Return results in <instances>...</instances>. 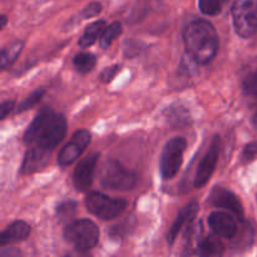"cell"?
Segmentation results:
<instances>
[{
  "label": "cell",
  "instance_id": "cell-22",
  "mask_svg": "<svg viewBox=\"0 0 257 257\" xmlns=\"http://www.w3.org/2000/svg\"><path fill=\"white\" fill-rule=\"evenodd\" d=\"M45 92H47V90H45L44 88H38V89H35L33 93H30L24 100H22V102L19 103V105L17 107V113L25 112V110L34 107L37 103L40 102V99H42L43 95L45 94Z\"/></svg>",
  "mask_w": 257,
  "mask_h": 257
},
{
  "label": "cell",
  "instance_id": "cell-29",
  "mask_svg": "<svg viewBox=\"0 0 257 257\" xmlns=\"http://www.w3.org/2000/svg\"><path fill=\"white\" fill-rule=\"evenodd\" d=\"M14 107L15 103L13 102V100H5V102L0 105V118H2V119H5Z\"/></svg>",
  "mask_w": 257,
  "mask_h": 257
},
{
  "label": "cell",
  "instance_id": "cell-27",
  "mask_svg": "<svg viewBox=\"0 0 257 257\" xmlns=\"http://www.w3.org/2000/svg\"><path fill=\"white\" fill-rule=\"evenodd\" d=\"M100 12H102V5L99 3H90L80 12V17L83 19H89V18L97 17Z\"/></svg>",
  "mask_w": 257,
  "mask_h": 257
},
{
  "label": "cell",
  "instance_id": "cell-28",
  "mask_svg": "<svg viewBox=\"0 0 257 257\" xmlns=\"http://www.w3.org/2000/svg\"><path fill=\"white\" fill-rule=\"evenodd\" d=\"M257 156V141L246 145V147L243 148L242 152V162H251L252 160H255Z\"/></svg>",
  "mask_w": 257,
  "mask_h": 257
},
{
  "label": "cell",
  "instance_id": "cell-10",
  "mask_svg": "<svg viewBox=\"0 0 257 257\" xmlns=\"http://www.w3.org/2000/svg\"><path fill=\"white\" fill-rule=\"evenodd\" d=\"M211 205L215 207L225 208L232 212L240 221H243L245 212H243L242 203L240 202L236 195L231 191L223 187H215L210 195Z\"/></svg>",
  "mask_w": 257,
  "mask_h": 257
},
{
  "label": "cell",
  "instance_id": "cell-6",
  "mask_svg": "<svg viewBox=\"0 0 257 257\" xmlns=\"http://www.w3.org/2000/svg\"><path fill=\"white\" fill-rule=\"evenodd\" d=\"M85 207L92 215L108 221L118 217L125 210L127 201L110 198L99 192H92L85 197Z\"/></svg>",
  "mask_w": 257,
  "mask_h": 257
},
{
  "label": "cell",
  "instance_id": "cell-18",
  "mask_svg": "<svg viewBox=\"0 0 257 257\" xmlns=\"http://www.w3.org/2000/svg\"><path fill=\"white\" fill-rule=\"evenodd\" d=\"M23 48H24V43L22 40H14V42L9 43L7 47L3 48L2 55H0V65H2V69H7V68H9L17 60V58L22 53Z\"/></svg>",
  "mask_w": 257,
  "mask_h": 257
},
{
  "label": "cell",
  "instance_id": "cell-9",
  "mask_svg": "<svg viewBox=\"0 0 257 257\" xmlns=\"http://www.w3.org/2000/svg\"><path fill=\"white\" fill-rule=\"evenodd\" d=\"M220 151L221 138L220 136H215V137L212 138V141H211V145L210 147H208V151L206 152L205 157H203L200 166H198V170L195 178V186L197 188L203 187L211 178L213 171H215L216 165H217Z\"/></svg>",
  "mask_w": 257,
  "mask_h": 257
},
{
  "label": "cell",
  "instance_id": "cell-23",
  "mask_svg": "<svg viewBox=\"0 0 257 257\" xmlns=\"http://www.w3.org/2000/svg\"><path fill=\"white\" fill-rule=\"evenodd\" d=\"M198 8L206 15H217L222 10V0H198Z\"/></svg>",
  "mask_w": 257,
  "mask_h": 257
},
{
  "label": "cell",
  "instance_id": "cell-14",
  "mask_svg": "<svg viewBox=\"0 0 257 257\" xmlns=\"http://www.w3.org/2000/svg\"><path fill=\"white\" fill-rule=\"evenodd\" d=\"M30 226L24 221H15L12 225L7 227L0 235V243L2 246L10 245V243H17L25 241L30 235Z\"/></svg>",
  "mask_w": 257,
  "mask_h": 257
},
{
  "label": "cell",
  "instance_id": "cell-15",
  "mask_svg": "<svg viewBox=\"0 0 257 257\" xmlns=\"http://www.w3.org/2000/svg\"><path fill=\"white\" fill-rule=\"evenodd\" d=\"M197 212H198L197 202H190L187 206H185V207L181 210V212L178 213L177 218H176V221L173 222L172 227H171L170 232H168V242H170L171 245H172V243L176 241V238L178 237V235H180L183 226H185L186 223L192 222L193 218H195L196 215H197Z\"/></svg>",
  "mask_w": 257,
  "mask_h": 257
},
{
  "label": "cell",
  "instance_id": "cell-3",
  "mask_svg": "<svg viewBox=\"0 0 257 257\" xmlns=\"http://www.w3.org/2000/svg\"><path fill=\"white\" fill-rule=\"evenodd\" d=\"M64 238L78 252H88L97 246L99 230L90 220H77L65 227Z\"/></svg>",
  "mask_w": 257,
  "mask_h": 257
},
{
  "label": "cell",
  "instance_id": "cell-12",
  "mask_svg": "<svg viewBox=\"0 0 257 257\" xmlns=\"http://www.w3.org/2000/svg\"><path fill=\"white\" fill-rule=\"evenodd\" d=\"M208 223L218 237L233 238L238 231L235 218L225 212H212L208 216Z\"/></svg>",
  "mask_w": 257,
  "mask_h": 257
},
{
  "label": "cell",
  "instance_id": "cell-30",
  "mask_svg": "<svg viewBox=\"0 0 257 257\" xmlns=\"http://www.w3.org/2000/svg\"><path fill=\"white\" fill-rule=\"evenodd\" d=\"M7 23H8V17L7 15H2V25H0V27H2V29L3 28H5Z\"/></svg>",
  "mask_w": 257,
  "mask_h": 257
},
{
  "label": "cell",
  "instance_id": "cell-13",
  "mask_svg": "<svg viewBox=\"0 0 257 257\" xmlns=\"http://www.w3.org/2000/svg\"><path fill=\"white\" fill-rule=\"evenodd\" d=\"M50 157V151L43 150L39 147H32L25 153L20 167V175L27 176L43 170L47 166Z\"/></svg>",
  "mask_w": 257,
  "mask_h": 257
},
{
  "label": "cell",
  "instance_id": "cell-16",
  "mask_svg": "<svg viewBox=\"0 0 257 257\" xmlns=\"http://www.w3.org/2000/svg\"><path fill=\"white\" fill-rule=\"evenodd\" d=\"M163 115L171 127L186 128L192 123V118L188 109L181 104L168 105L167 109L163 112Z\"/></svg>",
  "mask_w": 257,
  "mask_h": 257
},
{
  "label": "cell",
  "instance_id": "cell-4",
  "mask_svg": "<svg viewBox=\"0 0 257 257\" xmlns=\"http://www.w3.org/2000/svg\"><path fill=\"white\" fill-rule=\"evenodd\" d=\"M100 183L107 190L130 191L137 185V176L117 160H107L99 173Z\"/></svg>",
  "mask_w": 257,
  "mask_h": 257
},
{
  "label": "cell",
  "instance_id": "cell-2",
  "mask_svg": "<svg viewBox=\"0 0 257 257\" xmlns=\"http://www.w3.org/2000/svg\"><path fill=\"white\" fill-rule=\"evenodd\" d=\"M183 42L188 57L197 64H208L218 50L215 27L206 20H195L183 30Z\"/></svg>",
  "mask_w": 257,
  "mask_h": 257
},
{
  "label": "cell",
  "instance_id": "cell-17",
  "mask_svg": "<svg viewBox=\"0 0 257 257\" xmlns=\"http://www.w3.org/2000/svg\"><path fill=\"white\" fill-rule=\"evenodd\" d=\"M105 28H107V25H105L104 20H98V22L90 24L89 27L85 29V32L83 33V35L80 37L79 42H78L79 47L88 48V47H90V45L94 44V43L97 42L98 38L102 37V34H103V32L105 30Z\"/></svg>",
  "mask_w": 257,
  "mask_h": 257
},
{
  "label": "cell",
  "instance_id": "cell-31",
  "mask_svg": "<svg viewBox=\"0 0 257 257\" xmlns=\"http://www.w3.org/2000/svg\"><path fill=\"white\" fill-rule=\"evenodd\" d=\"M252 123H253V125H255V127L257 128V112L255 113V115H253V119H252Z\"/></svg>",
  "mask_w": 257,
  "mask_h": 257
},
{
  "label": "cell",
  "instance_id": "cell-21",
  "mask_svg": "<svg viewBox=\"0 0 257 257\" xmlns=\"http://www.w3.org/2000/svg\"><path fill=\"white\" fill-rule=\"evenodd\" d=\"M122 32H123V28L119 22H114L110 25H108L99 39L100 47H102L103 49H107V48L110 47V44H112V43L114 42L120 34H122Z\"/></svg>",
  "mask_w": 257,
  "mask_h": 257
},
{
  "label": "cell",
  "instance_id": "cell-5",
  "mask_svg": "<svg viewBox=\"0 0 257 257\" xmlns=\"http://www.w3.org/2000/svg\"><path fill=\"white\" fill-rule=\"evenodd\" d=\"M232 19L236 33L240 37H252L257 32V0H235Z\"/></svg>",
  "mask_w": 257,
  "mask_h": 257
},
{
  "label": "cell",
  "instance_id": "cell-7",
  "mask_svg": "<svg viewBox=\"0 0 257 257\" xmlns=\"http://www.w3.org/2000/svg\"><path fill=\"white\" fill-rule=\"evenodd\" d=\"M186 147L187 142L182 137L172 138L165 146L160 162V170L163 180H171L177 175L182 166Z\"/></svg>",
  "mask_w": 257,
  "mask_h": 257
},
{
  "label": "cell",
  "instance_id": "cell-26",
  "mask_svg": "<svg viewBox=\"0 0 257 257\" xmlns=\"http://www.w3.org/2000/svg\"><path fill=\"white\" fill-rule=\"evenodd\" d=\"M75 210H77V203L73 202V201H67V202H63L60 205H58L57 213L59 217L68 218L75 212Z\"/></svg>",
  "mask_w": 257,
  "mask_h": 257
},
{
  "label": "cell",
  "instance_id": "cell-25",
  "mask_svg": "<svg viewBox=\"0 0 257 257\" xmlns=\"http://www.w3.org/2000/svg\"><path fill=\"white\" fill-rule=\"evenodd\" d=\"M122 69V65L120 64H114L110 65V67L104 68V69L100 72L99 74V80L103 83H110L115 78V75L120 72Z\"/></svg>",
  "mask_w": 257,
  "mask_h": 257
},
{
  "label": "cell",
  "instance_id": "cell-20",
  "mask_svg": "<svg viewBox=\"0 0 257 257\" xmlns=\"http://www.w3.org/2000/svg\"><path fill=\"white\" fill-rule=\"evenodd\" d=\"M74 67L80 74H87L90 70L94 69L95 64H97V58L92 53H79L73 59Z\"/></svg>",
  "mask_w": 257,
  "mask_h": 257
},
{
  "label": "cell",
  "instance_id": "cell-11",
  "mask_svg": "<svg viewBox=\"0 0 257 257\" xmlns=\"http://www.w3.org/2000/svg\"><path fill=\"white\" fill-rule=\"evenodd\" d=\"M98 158H99V155L93 153V155L83 158L77 165L74 173H73V183H74V187L78 191H85L93 183Z\"/></svg>",
  "mask_w": 257,
  "mask_h": 257
},
{
  "label": "cell",
  "instance_id": "cell-19",
  "mask_svg": "<svg viewBox=\"0 0 257 257\" xmlns=\"http://www.w3.org/2000/svg\"><path fill=\"white\" fill-rule=\"evenodd\" d=\"M196 253L201 256H221L223 253V246L217 237L208 236L201 241Z\"/></svg>",
  "mask_w": 257,
  "mask_h": 257
},
{
  "label": "cell",
  "instance_id": "cell-1",
  "mask_svg": "<svg viewBox=\"0 0 257 257\" xmlns=\"http://www.w3.org/2000/svg\"><path fill=\"white\" fill-rule=\"evenodd\" d=\"M67 133L64 115L49 108L40 110L24 133V142L29 147H39L52 152Z\"/></svg>",
  "mask_w": 257,
  "mask_h": 257
},
{
  "label": "cell",
  "instance_id": "cell-24",
  "mask_svg": "<svg viewBox=\"0 0 257 257\" xmlns=\"http://www.w3.org/2000/svg\"><path fill=\"white\" fill-rule=\"evenodd\" d=\"M242 90L250 97H257V70L246 75L242 80Z\"/></svg>",
  "mask_w": 257,
  "mask_h": 257
},
{
  "label": "cell",
  "instance_id": "cell-8",
  "mask_svg": "<svg viewBox=\"0 0 257 257\" xmlns=\"http://www.w3.org/2000/svg\"><path fill=\"white\" fill-rule=\"evenodd\" d=\"M90 141H92V136H90L89 131H77V132L73 135L70 142H68L59 152V156H58V163H59L60 166H63V167L72 165V163L84 152V150L88 147Z\"/></svg>",
  "mask_w": 257,
  "mask_h": 257
}]
</instances>
